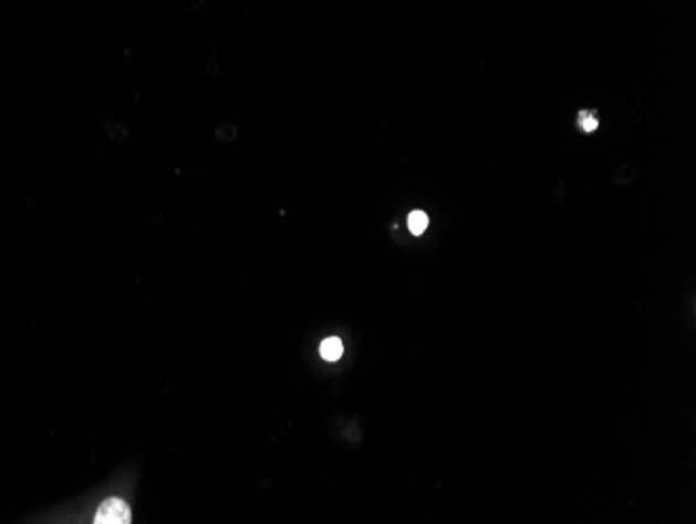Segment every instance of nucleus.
I'll return each instance as SVG.
<instances>
[{
    "label": "nucleus",
    "mask_w": 696,
    "mask_h": 524,
    "mask_svg": "<svg viewBox=\"0 0 696 524\" xmlns=\"http://www.w3.org/2000/svg\"><path fill=\"white\" fill-rule=\"evenodd\" d=\"M322 358L328 362H336L342 358V343L336 337H330L322 343Z\"/></svg>",
    "instance_id": "nucleus-2"
},
{
    "label": "nucleus",
    "mask_w": 696,
    "mask_h": 524,
    "mask_svg": "<svg viewBox=\"0 0 696 524\" xmlns=\"http://www.w3.org/2000/svg\"><path fill=\"white\" fill-rule=\"evenodd\" d=\"M580 126L584 127L586 132H594V130L599 127V120H594V117H586V115L582 113V117H580Z\"/></svg>",
    "instance_id": "nucleus-4"
},
{
    "label": "nucleus",
    "mask_w": 696,
    "mask_h": 524,
    "mask_svg": "<svg viewBox=\"0 0 696 524\" xmlns=\"http://www.w3.org/2000/svg\"><path fill=\"white\" fill-rule=\"evenodd\" d=\"M132 518L129 507L122 500H107L105 504H101L94 523L96 524H127Z\"/></svg>",
    "instance_id": "nucleus-1"
},
{
    "label": "nucleus",
    "mask_w": 696,
    "mask_h": 524,
    "mask_svg": "<svg viewBox=\"0 0 696 524\" xmlns=\"http://www.w3.org/2000/svg\"><path fill=\"white\" fill-rule=\"evenodd\" d=\"M428 216L424 212H413L409 216V230L415 236L424 235L428 228Z\"/></svg>",
    "instance_id": "nucleus-3"
}]
</instances>
